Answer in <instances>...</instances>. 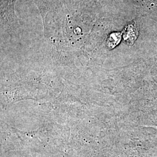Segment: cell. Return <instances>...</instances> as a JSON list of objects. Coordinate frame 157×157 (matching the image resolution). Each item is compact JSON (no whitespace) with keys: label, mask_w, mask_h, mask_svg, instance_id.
<instances>
[{"label":"cell","mask_w":157,"mask_h":157,"mask_svg":"<svg viewBox=\"0 0 157 157\" xmlns=\"http://www.w3.org/2000/svg\"><path fill=\"white\" fill-rule=\"evenodd\" d=\"M121 38V34L119 33H113L111 34L107 41V44L111 48H114L120 42Z\"/></svg>","instance_id":"7a4b0ae2"},{"label":"cell","mask_w":157,"mask_h":157,"mask_svg":"<svg viewBox=\"0 0 157 157\" xmlns=\"http://www.w3.org/2000/svg\"><path fill=\"white\" fill-rule=\"evenodd\" d=\"M137 37V30L133 25H129L125 29L124 39L130 44H132Z\"/></svg>","instance_id":"6da1fadb"}]
</instances>
